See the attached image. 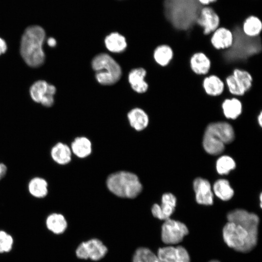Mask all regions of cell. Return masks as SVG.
I'll return each mask as SVG.
<instances>
[{"instance_id": "obj_36", "label": "cell", "mask_w": 262, "mask_h": 262, "mask_svg": "<svg viewBox=\"0 0 262 262\" xmlns=\"http://www.w3.org/2000/svg\"><path fill=\"white\" fill-rule=\"evenodd\" d=\"M200 4L203 6L208 5L211 3L214 2L217 0H197Z\"/></svg>"}, {"instance_id": "obj_39", "label": "cell", "mask_w": 262, "mask_h": 262, "mask_svg": "<svg viewBox=\"0 0 262 262\" xmlns=\"http://www.w3.org/2000/svg\"><path fill=\"white\" fill-rule=\"evenodd\" d=\"M151 262H162L161 261L157 256L156 258H155Z\"/></svg>"}, {"instance_id": "obj_29", "label": "cell", "mask_w": 262, "mask_h": 262, "mask_svg": "<svg viewBox=\"0 0 262 262\" xmlns=\"http://www.w3.org/2000/svg\"><path fill=\"white\" fill-rule=\"evenodd\" d=\"M236 167L234 160L230 156L224 155L216 161V168L218 174L220 175L228 174Z\"/></svg>"}, {"instance_id": "obj_17", "label": "cell", "mask_w": 262, "mask_h": 262, "mask_svg": "<svg viewBox=\"0 0 262 262\" xmlns=\"http://www.w3.org/2000/svg\"><path fill=\"white\" fill-rule=\"evenodd\" d=\"M221 107L224 115L228 119H236L243 111L242 101L235 97L225 99L221 103Z\"/></svg>"}, {"instance_id": "obj_22", "label": "cell", "mask_w": 262, "mask_h": 262, "mask_svg": "<svg viewBox=\"0 0 262 262\" xmlns=\"http://www.w3.org/2000/svg\"><path fill=\"white\" fill-rule=\"evenodd\" d=\"M46 225L49 230L56 234L64 233L67 227V222L65 216L56 213H52L48 216Z\"/></svg>"}, {"instance_id": "obj_16", "label": "cell", "mask_w": 262, "mask_h": 262, "mask_svg": "<svg viewBox=\"0 0 262 262\" xmlns=\"http://www.w3.org/2000/svg\"><path fill=\"white\" fill-rule=\"evenodd\" d=\"M205 93L211 97H217L224 91L225 83L218 76L211 74L205 77L202 82Z\"/></svg>"}, {"instance_id": "obj_21", "label": "cell", "mask_w": 262, "mask_h": 262, "mask_svg": "<svg viewBox=\"0 0 262 262\" xmlns=\"http://www.w3.org/2000/svg\"><path fill=\"white\" fill-rule=\"evenodd\" d=\"M128 118L131 126L138 131L143 130L148 124L147 115L140 108L131 110L128 114Z\"/></svg>"}, {"instance_id": "obj_41", "label": "cell", "mask_w": 262, "mask_h": 262, "mask_svg": "<svg viewBox=\"0 0 262 262\" xmlns=\"http://www.w3.org/2000/svg\"><path fill=\"white\" fill-rule=\"evenodd\" d=\"M210 262H220L219 261H218L217 260H212L210 261Z\"/></svg>"}, {"instance_id": "obj_32", "label": "cell", "mask_w": 262, "mask_h": 262, "mask_svg": "<svg viewBox=\"0 0 262 262\" xmlns=\"http://www.w3.org/2000/svg\"><path fill=\"white\" fill-rule=\"evenodd\" d=\"M13 238L3 230H0V253L9 252L13 245Z\"/></svg>"}, {"instance_id": "obj_24", "label": "cell", "mask_w": 262, "mask_h": 262, "mask_svg": "<svg viewBox=\"0 0 262 262\" xmlns=\"http://www.w3.org/2000/svg\"><path fill=\"white\" fill-rule=\"evenodd\" d=\"M72 153L79 158H85L92 152V144L86 137L76 138L72 142L70 147Z\"/></svg>"}, {"instance_id": "obj_11", "label": "cell", "mask_w": 262, "mask_h": 262, "mask_svg": "<svg viewBox=\"0 0 262 262\" xmlns=\"http://www.w3.org/2000/svg\"><path fill=\"white\" fill-rule=\"evenodd\" d=\"M176 204L177 199L173 194L165 193L162 197V204H154L152 207V215L160 220H165L173 214Z\"/></svg>"}, {"instance_id": "obj_26", "label": "cell", "mask_w": 262, "mask_h": 262, "mask_svg": "<svg viewBox=\"0 0 262 262\" xmlns=\"http://www.w3.org/2000/svg\"><path fill=\"white\" fill-rule=\"evenodd\" d=\"M203 146L209 154L217 155L221 153L225 149V144L211 134L205 131Z\"/></svg>"}, {"instance_id": "obj_15", "label": "cell", "mask_w": 262, "mask_h": 262, "mask_svg": "<svg viewBox=\"0 0 262 262\" xmlns=\"http://www.w3.org/2000/svg\"><path fill=\"white\" fill-rule=\"evenodd\" d=\"M189 65L194 73L197 75H205L211 68L212 62L204 52L198 51L193 53L190 57Z\"/></svg>"}, {"instance_id": "obj_38", "label": "cell", "mask_w": 262, "mask_h": 262, "mask_svg": "<svg viewBox=\"0 0 262 262\" xmlns=\"http://www.w3.org/2000/svg\"><path fill=\"white\" fill-rule=\"evenodd\" d=\"M257 120L260 126V127H262V111H260V113L259 114L258 117H257Z\"/></svg>"}, {"instance_id": "obj_6", "label": "cell", "mask_w": 262, "mask_h": 262, "mask_svg": "<svg viewBox=\"0 0 262 262\" xmlns=\"http://www.w3.org/2000/svg\"><path fill=\"white\" fill-rule=\"evenodd\" d=\"M107 251L101 241L93 238L81 243L76 249V255L80 259L98 261L104 258Z\"/></svg>"}, {"instance_id": "obj_30", "label": "cell", "mask_w": 262, "mask_h": 262, "mask_svg": "<svg viewBox=\"0 0 262 262\" xmlns=\"http://www.w3.org/2000/svg\"><path fill=\"white\" fill-rule=\"evenodd\" d=\"M49 83L43 80H39L31 87L30 93L32 98L35 102L40 103L42 97L46 94Z\"/></svg>"}, {"instance_id": "obj_12", "label": "cell", "mask_w": 262, "mask_h": 262, "mask_svg": "<svg viewBox=\"0 0 262 262\" xmlns=\"http://www.w3.org/2000/svg\"><path fill=\"white\" fill-rule=\"evenodd\" d=\"M205 131L213 135L225 145L230 143L235 138L232 126L227 122L211 123L207 126Z\"/></svg>"}, {"instance_id": "obj_34", "label": "cell", "mask_w": 262, "mask_h": 262, "mask_svg": "<svg viewBox=\"0 0 262 262\" xmlns=\"http://www.w3.org/2000/svg\"><path fill=\"white\" fill-rule=\"evenodd\" d=\"M7 172V167L5 164L0 162V181L6 176Z\"/></svg>"}, {"instance_id": "obj_2", "label": "cell", "mask_w": 262, "mask_h": 262, "mask_svg": "<svg viewBox=\"0 0 262 262\" xmlns=\"http://www.w3.org/2000/svg\"><path fill=\"white\" fill-rule=\"evenodd\" d=\"M107 186L114 195L124 198L136 197L142 190L138 177L127 171H119L111 174L107 180Z\"/></svg>"}, {"instance_id": "obj_27", "label": "cell", "mask_w": 262, "mask_h": 262, "mask_svg": "<svg viewBox=\"0 0 262 262\" xmlns=\"http://www.w3.org/2000/svg\"><path fill=\"white\" fill-rule=\"evenodd\" d=\"M174 52L172 48L167 44L158 46L154 50L153 57L155 62L162 66H166L173 59Z\"/></svg>"}, {"instance_id": "obj_4", "label": "cell", "mask_w": 262, "mask_h": 262, "mask_svg": "<svg viewBox=\"0 0 262 262\" xmlns=\"http://www.w3.org/2000/svg\"><path fill=\"white\" fill-rule=\"evenodd\" d=\"M92 66L96 72L98 82L103 85H112L120 78L122 70L119 65L106 53L96 56L92 61Z\"/></svg>"}, {"instance_id": "obj_28", "label": "cell", "mask_w": 262, "mask_h": 262, "mask_svg": "<svg viewBox=\"0 0 262 262\" xmlns=\"http://www.w3.org/2000/svg\"><path fill=\"white\" fill-rule=\"evenodd\" d=\"M213 192L218 198L224 201L230 199L234 195V191L229 181L225 179H219L214 182Z\"/></svg>"}, {"instance_id": "obj_14", "label": "cell", "mask_w": 262, "mask_h": 262, "mask_svg": "<svg viewBox=\"0 0 262 262\" xmlns=\"http://www.w3.org/2000/svg\"><path fill=\"white\" fill-rule=\"evenodd\" d=\"M234 36L230 30L223 27H218L211 35L210 42L217 50L229 49L233 45Z\"/></svg>"}, {"instance_id": "obj_7", "label": "cell", "mask_w": 262, "mask_h": 262, "mask_svg": "<svg viewBox=\"0 0 262 262\" xmlns=\"http://www.w3.org/2000/svg\"><path fill=\"white\" fill-rule=\"evenodd\" d=\"M164 221L161 230V239L164 244H178L188 234V229L184 223L170 218Z\"/></svg>"}, {"instance_id": "obj_23", "label": "cell", "mask_w": 262, "mask_h": 262, "mask_svg": "<svg viewBox=\"0 0 262 262\" xmlns=\"http://www.w3.org/2000/svg\"><path fill=\"white\" fill-rule=\"evenodd\" d=\"M242 30L244 34L249 37L260 36L262 31V21L258 17L250 16L243 22Z\"/></svg>"}, {"instance_id": "obj_40", "label": "cell", "mask_w": 262, "mask_h": 262, "mask_svg": "<svg viewBox=\"0 0 262 262\" xmlns=\"http://www.w3.org/2000/svg\"><path fill=\"white\" fill-rule=\"evenodd\" d=\"M262 194L260 195V206H261V207H262Z\"/></svg>"}, {"instance_id": "obj_13", "label": "cell", "mask_w": 262, "mask_h": 262, "mask_svg": "<svg viewBox=\"0 0 262 262\" xmlns=\"http://www.w3.org/2000/svg\"><path fill=\"white\" fill-rule=\"evenodd\" d=\"M196 199L199 204L211 205L213 204V195L209 181L201 178L196 179L193 182Z\"/></svg>"}, {"instance_id": "obj_5", "label": "cell", "mask_w": 262, "mask_h": 262, "mask_svg": "<svg viewBox=\"0 0 262 262\" xmlns=\"http://www.w3.org/2000/svg\"><path fill=\"white\" fill-rule=\"evenodd\" d=\"M253 79L251 74L245 69L234 68L225 79L228 89L233 96H243L252 87Z\"/></svg>"}, {"instance_id": "obj_18", "label": "cell", "mask_w": 262, "mask_h": 262, "mask_svg": "<svg viewBox=\"0 0 262 262\" xmlns=\"http://www.w3.org/2000/svg\"><path fill=\"white\" fill-rule=\"evenodd\" d=\"M50 154L53 161L60 165L66 164L71 160L70 147L62 142H58L52 147Z\"/></svg>"}, {"instance_id": "obj_20", "label": "cell", "mask_w": 262, "mask_h": 262, "mask_svg": "<svg viewBox=\"0 0 262 262\" xmlns=\"http://www.w3.org/2000/svg\"><path fill=\"white\" fill-rule=\"evenodd\" d=\"M48 183L46 180L40 177L33 178L28 184L30 194L36 198H43L48 194Z\"/></svg>"}, {"instance_id": "obj_35", "label": "cell", "mask_w": 262, "mask_h": 262, "mask_svg": "<svg viewBox=\"0 0 262 262\" xmlns=\"http://www.w3.org/2000/svg\"><path fill=\"white\" fill-rule=\"evenodd\" d=\"M7 49V45L4 40L0 37V55L5 52Z\"/></svg>"}, {"instance_id": "obj_37", "label": "cell", "mask_w": 262, "mask_h": 262, "mask_svg": "<svg viewBox=\"0 0 262 262\" xmlns=\"http://www.w3.org/2000/svg\"><path fill=\"white\" fill-rule=\"evenodd\" d=\"M48 44L51 47H54L56 44V40L53 37H50L49 38L47 41Z\"/></svg>"}, {"instance_id": "obj_9", "label": "cell", "mask_w": 262, "mask_h": 262, "mask_svg": "<svg viewBox=\"0 0 262 262\" xmlns=\"http://www.w3.org/2000/svg\"><path fill=\"white\" fill-rule=\"evenodd\" d=\"M196 24L203 29L204 35L210 36L219 27L220 19L213 9L206 5L201 9Z\"/></svg>"}, {"instance_id": "obj_31", "label": "cell", "mask_w": 262, "mask_h": 262, "mask_svg": "<svg viewBox=\"0 0 262 262\" xmlns=\"http://www.w3.org/2000/svg\"><path fill=\"white\" fill-rule=\"evenodd\" d=\"M156 257L157 255L149 248L141 247L135 250L132 262H151Z\"/></svg>"}, {"instance_id": "obj_33", "label": "cell", "mask_w": 262, "mask_h": 262, "mask_svg": "<svg viewBox=\"0 0 262 262\" xmlns=\"http://www.w3.org/2000/svg\"><path fill=\"white\" fill-rule=\"evenodd\" d=\"M55 92V87L53 85L48 84L47 92L42 97L40 103L46 107L51 106L54 102L53 96Z\"/></svg>"}, {"instance_id": "obj_10", "label": "cell", "mask_w": 262, "mask_h": 262, "mask_svg": "<svg viewBox=\"0 0 262 262\" xmlns=\"http://www.w3.org/2000/svg\"><path fill=\"white\" fill-rule=\"evenodd\" d=\"M157 256L162 262H190L187 251L182 246L161 247Z\"/></svg>"}, {"instance_id": "obj_19", "label": "cell", "mask_w": 262, "mask_h": 262, "mask_svg": "<svg viewBox=\"0 0 262 262\" xmlns=\"http://www.w3.org/2000/svg\"><path fill=\"white\" fill-rule=\"evenodd\" d=\"M147 72L143 68L133 69L130 71L128 80L131 88L138 93L146 92L148 89V84L145 81Z\"/></svg>"}, {"instance_id": "obj_8", "label": "cell", "mask_w": 262, "mask_h": 262, "mask_svg": "<svg viewBox=\"0 0 262 262\" xmlns=\"http://www.w3.org/2000/svg\"><path fill=\"white\" fill-rule=\"evenodd\" d=\"M229 222L239 224L250 233L258 236L259 218L257 215L244 209H235L227 214Z\"/></svg>"}, {"instance_id": "obj_25", "label": "cell", "mask_w": 262, "mask_h": 262, "mask_svg": "<svg viewBox=\"0 0 262 262\" xmlns=\"http://www.w3.org/2000/svg\"><path fill=\"white\" fill-rule=\"evenodd\" d=\"M104 43L106 48L115 53L123 51L127 46L125 38L117 33H113L107 35Z\"/></svg>"}, {"instance_id": "obj_3", "label": "cell", "mask_w": 262, "mask_h": 262, "mask_svg": "<svg viewBox=\"0 0 262 262\" xmlns=\"http://www.w3.org/2000/svg\"><path fill=\"white\" fill-rule=\"evenodd\" d=\"M226 244L234 250L243 253L251 251L256 245L258 236L248 232L241 225L228 222L223 229Z\"/></svg>"}, {"instance_id": "obj_1", "label": "cell", "mask_w": 262, "mask_h": 262, "mask_svg": "<svg viewBox=\"0 0 262 262\" xmlns=\"http://www.w3.org/2000/svg\"><path fill=\"white\" fill-rule=\"evenodd\" d=\"M45 36L44 30L39 26L29 27L25 31L21 41L20 53L28 66L35 67L44 63L42 45Z\"/></svg>"}]
</instances>
